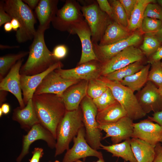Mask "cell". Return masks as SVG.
Returning <instances> with one entry per match:
<instances>
[{
  "mask_svg": "<svg viewBox=\"0 0 162 162\" xmlns=\"http://www.w3.org/2000/svg\"><path fill=\"white\" fill-rule=\"evenodd\" d=\"M148 80L154 83L158 88H162V67L160 61L151 64Z\"/></svg>",
  "mask_w": 162,
  "mask_h": 162,
  "instance_id": "obj_36",
  "label": "cell"
},
{
  "mask_svg": "<svg viewBox=\"0 0 162 162\" xmlns=\"http://www.w3.org/2000/svg\"><path fill=\"white\" fill-rule=\"evenodd\" d=\"M144 66L142 61H138L116 70L104 76L109 80L120 82L125 77L140 70Z\"/></svg>",
  "mask_w": 162,
  "mask_h": 162,
  "instance_id": "obj_30",
  "label": "cell"
},
{
  "mask_svg": "<svg viewBox=\"0 0 162 162\" xmlns=\"http://www.w3.org/2000/svg\"><path fill=\"white\" fill-rule=\"evenodd\" d=\"M130 143L137 162H153L155 146L140 139L131 138Z\"/></svg>",
  "mask_w": 162,
  "mask_h": 162,
  "instance_id": "obj_24",
  "label": "cell"
},
{
  "mask_svg": "<svg viewBox=\"0 0 162 162\" xmlns=\"http://www.w3.org/2000/svg\"><path fill=\"white\" fill-rule=\"evenodd\" d=\"M148 17L160 21L162 22V7L158 3H151L147 5L144 18Z\"/></svg>",
  "mask_w": 162,
  "mask_h": 162,
  "instance_id": "obj_38",
  "label": "cell"
},
{
  "mask_svg": "<svg viewBox=\"0 0 162 162\" xmlns=\"http://www.w3.org/2000/svg\"><path fill=\"white\" fill-rule=\"evenodd\" d=\"M43 149L42 148H34L32 152V155L31 159L29 160V162H39L40 159L43 155Z\"/></svg>",
  "mask_w": 162,
  "mask_h": 162,
  "instance_id": "obj_44",
  "label": "cell"
},
{
  "mask_svg": "<svg viewBox=\"0 0 162 162\" xmlns=\"http://www.w3.org/2000/svg\"><path fill=\"white\" fill-rule=\"evenodd\" d=\"M58 0H40L35 12L39 22L38 29L45 31L50 28V23L58 10Z\"/></svg>",
  "mask_w": 162,
  "mask_h": 162,
  "instance_id": "obj_22",
  "label": "cell"
},
{
  "mask_svg": "<svg viewBox=\"0 0 162 162\" xmlns=\"http://www.w3.org/2000/svg\"><path fill=\"white\" fill-rule=\"evenodd\" d=\"M158 91L159 93L162 98V88H158Z\"/></svg>",
  "mask_w": 162,
  "mask_h": 162,
  "instance_id": "obj_55",
  "label": "cell"
},
{
  "mask_svg": "<svg viewBox=\"0 0 162 162\" xmlns=\"http://www.w3.org/2000/svg\"><path fill=\"white\" fill-rule=\"evenodd\" d=\"M161 65L162 67V61L161 62Z\"/></svg>",
  "mask_w": 162,
  "mask_h": 162,
  "instance_id": "obj_59",
  "label": "cell"
},
{
  "mask_svg": "<svg viewBox=\"0 0 162 162\" xmlns=\"http://www.w3.org/2000/svg\"><path fill=\"white\" fill-rule=\"evenodd\" d=\"M133 120L126 116L111 123L99 124L98 128L106 134L103 139L110 137L112 144L131 138L133 131Z\"/></svg>",
  "mask_w": 162,
  "mask_h": 162,
  "instance_id": "obj_13",
  "label": "cell"
},
{
  "mask_svg": "<svg viewBox=\"0 0 162 162\" xmlns=\"http://www.w3.org/2000/svg\"><path fill=\"white\" fill-rule=\"evenodd\" d=\"M53 162H60L58 160H56L55 161Z\"/></svg>",
  "mask_w": 162,
  "mask_h": 162,
  "instance_id": "obj_58",
  "label": "cell"
},
{
  "mask_svg": "<svg viewBox=\"0 0 162 162\" xmlns=\"http://www.w3.org/2000/svg\"><path fill=\"white\" fill-rule=\"evenodd\" d=\"M1 2L5 11L12 19H17L21 25L15 35L17 42L22 43L33 39L36 32L34 27L36 20L32 10L22 0Z\"/></svg>",
  "mask_w": 162,
  "mask_h": 162,
  "instance_id": "obj_3",
  "label": "cell"
},
{
  "mask_svg": "<svg viewBox=\"0 0 162 162\" xmlns=\"http://www.w3.org/2000/svg\"><path fill=\"white\" fill-rule=\"evenodd\" d=\"M0 108L2 109L3 113L4 115L8 114L10 111V106L7 103H4L1 106Z\"/></svg>",
  "mask_w": 162,
  "mask_h": 162,
  "instance_id": "obj_49",
  "label": "cell"
},
{
  "mask_svg": "<svg viewBox=\"0 0 162 162\" xmlns=\"http://www.w3.org/2000/svg\"><path fill=\"white\" fill-rule=\"evenodd\" d=\"M131 138H138L155 146L162 140V127L148 119L133 123Z\"/></svg>",
  "mask_w": 162,
  "mask_h": 162,
  "instance_id": "obj_18",
  "label": "cell"
},
{
  "mask_svg": "<svg viewBox=\"0 0 162 162\" xmlns=\"http://www.w3.org/2000/svg\"><path fill=\"white\" fill-rule=\"evenodd\" d=\"M83 127L82 113L80 106L77 110L66 111L56 129L55 157L69 148L70 142Z\"/></svg>",
  "mask_w": 162,
  "mask_h": 162,
  "instance_id": "obj_4",
  "label": "cell"
},
{
  "mask_svg": "<svg viewBox=\"0 0 162 162\" xmlns=\"http://www.w3.org/2000/svg\"><path fill=\"white\" fill-rule=\"evenodd\" d=\"M93 100L98 112L103 110L118 102L113 96L111 90L108 87L100 96Z\"/></svg>",
  "mask_w": 162,
  "mask_h": 162,
  "instance_id": "obj_34",
  "label": "cell"
},
{
  "mask_svg": "<svg viewBox=\"0 0 162 162\" xmlns=\"http://www.w3.org/2000/svg\"><path fill=\"white\" fill-rule=\"evenodd\" d=\"M151 64H148L140 71L124 78L119 82L134 92L139 91L148 82V76Z\"/></svg>",
  "mask_w": 162,
  "mask_h": 162,
  "instance_id": "obj_27",
  "label": "cell"
},
{
  "mask_svg": "<svg viewBox=\"0 0 162 162\" xmlns=\"http://www.w3.org/2000/svg\"><path fill=\"white\" fill-rule=\"evenodd\" d=\"M144 55L140 48L129 46L103 64L101 76H105L133 63L142 61Z\"/></svg>",
  "mask_w": 162,
  "mask_h": 162,
  "instance_id": "obj_10",
  "label": "cell"
},
{
  "mask_svg": "<svg viewBox=\"0 0 162 162\" xmlns=\"http://www.w3.org/2000/svg\"><path fill=\"white\" fill-rule=\"evenodd\" d=\"M45 31L38 29L29 48L28 58L22 66L21 75L31 76L43 72L59 61L53 57L47 47L44 38Z\"/></svg>",
  "mask_w": 162,
  "mask_h": 162,
  "instance_id": "obj_2",
  "label": "cell"
},
{
  "mask_svg": "<svg viewBox=\"0 0 162 162\" xmlns=\"http://www.w3.org/2000/svg\"><path fill=\"white\" fill-rule=\"evenodd\" d=\"M29 51H22L16 54H8L0 57V80L8 73L19 60L28 55Z\"/></svg>",
  "mask_w": 162,
  "mask_h": 162,
  "instance_id": "obj_31",
  "label": "cell"
},
{
  "mask_svg": "<svg viewBox=\"0 0 162 162\" xmlns=\"http://www.w3.org/2000/svg\"><path fill=\"white\" fill-rule=\"evenodd\" d=\"M160 143H161V144H162V140L161 141Z\"/></svg>",
  "mask_w": 162,
  "mask_h": 162,
  "instance_id": "obj_60",
  "label": "cell"
},
{
  "mask_svg": "<svg viewBox=\"0 0 162 162\" xmlns=\"http://www.w3.org/2000/svg\"><path fill=\"white\" fill-rule=\"evenodd\" d=\"M109 2L112 9L114 21L127 28L128 19L126 12L119 0H113Z\"/></svg>",
  "mask_w": 162,
  "mask_h": 162,
  "instance_id": "obj_33",
  "label": "cell"
},
{
  "mask_svg": "<svg viewBox=\"0 0 162 162\" xmlns=\"http://www.w3.org/2000/svg\"><path fill=\"white\" fill-rule=\"evenodd\" d=\"M96 1L100 9L114 21L112 9L109 2L107 0H97Z\"/></svg>",
  "mask_w": 162,
  "mask_h": 162,
  "instance_id": "obj_41",
  "label": "cell"
},
{
  "mask_svg": "<svg viewBox=\"0 0 162 162\" xmlns=\"http://www.w3.org/2000/svg\"><path fill=\"white\" fill-rule=\"evenodd\" d=\"M118 160L115 162H117ZM75 162H85L84 161H82L80 160H76ZM93 162H105L104 160V159L103 157L100 158L98 159V160L96 161Z\"/></svg>",
  "mask_w": 162,
  "mask_h": 162,
  "instance_id": "obj_54",
  "label": "cell"
},
{
  "mask_svg": "<svg viewBox=\"0 0 162 162\" xmlns=\"http://www.w3.org/2000/svg\"><path fill=\"white\" fill-rule=\"evenodd\" d=\"M127 28L113 21L107 26L99 44H111L125 39L132 33Z\"/></svg>",
  "mask_w": 162,
  "mask_h": 162,
  "instance_id": "obj_25",
  "label": "cell"
},
{
  "mask_svg": "<svg viewBox=\"0 0 162 162\" xmlns=\"http://www.w3.org/2000/svg\"><path fill=\"white\" fill-rule=\"evenodd\" d=\"M68 52L67 47L64 44H59L56 46L52 52L53 57L57 60L64 58Z\"/></svg>",
  "mask_w": 162,
  "mask_h": 162,
  "instance_id": "obj_39",
  "label": "cell"
},
{
  "mask_svg": "<svg viewBox=\"0 0 162 162\" xmlns=\"http://www.w3.org/2000/svg\"><path fill=\"white\" fill-rule=\"evenodd\" d=\"M81 9L86 21L90 29L92 41L98 44L103 37L108 26L113 21L100 8L96 1L81 6Z\"/></svg>",
  "mask_w": 162,
  "mask_h": 162,
  "instance_id": "obj_7",
  "label": "cell"
},
{
  "mask_svg": "<svg viewBox=\"0 0 162 162\" xmlns=\"http://www.w3.org/2000/svg\"><path fill=\"white\" fill-rule=\"evenodd\" d=\"M162 27V22L160 20L148 17L144 18L140 30L143 33L154 34Z\"/></svg>",
  "mask_w": 162,
  "mask_h": 162,
  "instance_id": "obj_37",
  "label": "cell"
},
{
  "mask_svg": "<svg viewBox=\"0 0 162 162\" xmlns=\"http://www.w3.org/2000/svg\"><path fill=\"white\" fill-rule=\"evenodd\" d=\"M155 155L153 162H162V144L158 143L155 146Z\"/></svg>",
  "mask_w": 162,
  "mask_h": 162,
  "instance_id": "obj_45",
  "label": "cell"
},
{
  "mask_svg": "<svg viewBox=\"0 0 162 162\" xmlns=\"http://www.w3.org/2000/svg\"><path fill=\"white\" fill-rule=\"evenodd\" d=\"M22 1L32 9H35L38 5L39 0H22Z\"/></svg>",
  "mask_w": 162,
  "mask_h": 162,
  "instance_id": "obj_47",
  "label": "cell"
},
{
  "mask_svg": "<svg viewBox=\"0 0 162 162\" xmlns=\"http://www.w3.org/2000/svg\"><path fill=\"white\" fill-rule=\"evenodd\" d=\"M7 92L4 91H0V104L1 106L6 100Z\"/></svg>",
  "mask_w": 162,
  "mask_h": 162,
  "instance_id": "obj_50",
  "label": "cell"
},
{
  "mask_svg": "<svg viewBox=\"0 0 162 162\" xmlns=\"http://www.w3.org/2000/svg\"><path fill=\"white\" fill-rule=\"evenodd\" d=\"M69 33L77 35L81 41L82 53L78 65L90 61L98 60L93 50L91 31L85 20L75 24Z\"/></svg>",
  "mask_w": 162,
  "mask_h": 162,
  "instance_id": "obj_16",
  "label": "cell"
},
{
  "mask_svg": "<svg viewBox=\"0 0 162 162\" xmlns=\"http://www.w3.org/2000/svg\"><path fill=\"white\" fill-rule=\"evenodd\" d=\"M143 111L147 114L162 110V98L158 88L152 82L148 81L136 95Z\"/></svg>",
  "mask_w": 162,
  "mask_h": 162,
  "instance_id": "obj_17",
  "label": "cell"
},
{
  "mask_svg": "<svg viewBox=\"0 0 162 162\" xmlns=\"http://www.w3.org/2000/svg\"><path fill=\"white\" fill-rule=\"evenodd\" d=\"M32 100L40 123L56 140L58 125L67 111L61 98L55 94L44 93L34 94Z\"/></svg>",
  "mask_w": 162,
  "mask_h": 162,
  "instance_id": "obj_1",
  "label": "cell"
},
{
  "mask_svg": "<svg viewBox=\"0 0 162 162\" xmlns=\"http://www.w3.org/2000/svg\"><path fill=\"white\" fill-rule=\"evenodd\" d=\"M44 141L48 146L52 149L55 148L56 140L52 133L40 123L34 125L27 134L22 138L21 152L16 159L17 162H20L29 152L31 144L38 140Z\"/></svg>",
  "mask_w": 162,
  "mask_h": 162,
  "instance_id": "obj_15",
  "label": "cell"
},
{
  "mask_svg": "<svg viewBox=\"0 0 162 162\" xmlns=\"http://www.w3.org/2000/svg\"><path fill=\"white\" fill-rule=\"evenodd\" d=\"M13 120L17 122L21 128L30 130L35 124L40 123L32 99L30 100L23 108L20 107L15 108L12 117Z\"/></svg>",
  "mask_w": 162,
  "mask_h": 162,
  "instance_id": "obj_23",
  "label": "cell"
},
{
  "mask_svg": "<svg viewBox=\"0 0 162 162\" xmlns=\"http://www.w3.org/2000/svg\"><path fill=\"white\" fill-rule=\"evenodd\" d=\"M103 64L94 60L79 65L68 69L60 68L55 70L62 77L75 80H90L99 78L101 76Z\"/></svg>",
  "mask_w": 162,
  "mask_h": 162,
  "instance_id": "obj_11",
  "label": "cell"
},
{
  "mask_svg": "<svg viewBox=\"0 0 162 162\" xmlns=\"http://www.w3.org/2000/svg\"><path fill=\"white\" fill-rule=\"evenodd\" d=\"M106 87L99 78L88 81L87 90V95L92 99H96L106 91Z\"/></svg>",
  "mask_w": 162,
  "mask_h": 162,
  "instance_id": "obj_35",
  "label": "cell"
},
{
  "mask_svg": "<svg viewBox=\"0 0 162 162\" xmlns=\"http://www.w3.org/2000/svg\"><path fill=\"white\" fill-rule=\"evenodd\" d=\"M63 66L62 62L59 61L41 73L31 76L20 74V86L25 106L28 101L32 99L36 89L45 77L52 71L62 68Z\"/></svg>",
  "mask_w": 162,
  "mask_h": 162,
  "instance_id": "obj_19",
  "label": "cell"
},
{
  "mask_svg": "<svg viewBox=\"0 0 162 162\" xmlns=\"http://www.w3.org/2000/svg\"><path fill=\"white\" fill-rule=\"evenodd\" d=\"M124 162H126V161H125L124 160Z\"/></svg>",
  "mask_w": 162,
  "mask_h": 162,
  "instance_id": "obj_61",
  "label": "cell"
},
{
  "mask_svg": "<svg viewBox=\"0 0 162 162\" xmlns=\"http://www.w3.org/2000/svg\"><path fill=\"white\" fill-rule=\"evenodd\" d=\"M142 33L140 29L137 30L127 38L108 45L92 43L94 52L98 60L104 64L125 48L140 43L142 39Z\"/></svg>",
  "mask_w": 162,
  "mask_h": 162,
  "instance_id": "obj_9",
  "label": "cell"
},
{
  "mask_svg": "<svg viewBox=\"0 0 162 162\" xmlns=\"http://www.w3.org/2000/svg\"><path fill=\"white\" fill-rule=\"evenodd\" d=\"M162 59V45L150 57L147 62L150 64L153 63L160 61Z\"/></svg>",
  "mask_w": 162,
  "mask_h": 162,
  "instance_id": "obj_43",
  "label": "cell"
},
{
  "mask_svg": "<svg viewBox=\"0 0 162 162\" xmlns=\"http://www.w3.org/2000/svg\"><path fill=\"white\" fill-rule=\"evenodd\" d=\"M4 30L6 32H10L12 30L13 28L10 22L5 23L4 26Z\"/></svg>",
  "mask_w": 162,
  "mask_h": 162,
  "instance_id": "obj_51",
  "label": "cell"
},
{
  "mask_svg": "<svg viewBox=\"0 0 162 162\" xmlns=\"http://www.w3.org/2000/svg\"><path fill=\"white\" fill-rule=\"evenodd\" d=\"M81 80L66 79L62 77L55 70L47 74L36 89L35 95L48 93L61 97L69 87Z\"/></svg>",
  "mask_w": 162,
  "mask_h": 162,
  "instance_id": "obj_14",
  "label": "cell"
},
{
  "mask_svg": "<svg viewBox=\"0 0 162 162\" xmlns=\"http://www.w3.org/2000/svg\"><path fill=\"white\" fill-rule=\"evenodd\" d=\"M130 139L109 146H105L101 144L100 149L111 153L113 157L121 158L127 162H137L130 146Z\"/></svg>",
  "mask_w": 162,
  "mask_h": 162,
  "instance_id": "obj_26",
  "label": "cell"
},
{
  "mask_svg": "<svg viewBox=\"0 0 162 162\" xmlns=\"http://www.w3.org/2000/svg\"><path fill=\"white\" fill-rule=\"evenodd\" d=\"M153 34L154 35L162 44V27L157 32Z\"/></svg>",
  "mask_w": 162,
  "mask_h": 162,
  "instance_id": "obj_52",
  "label": "cell"
},
{
  "mask_svg": "<svg viewBox=\"0 0 162 162\" xmlns=\"http://www.w3.org/2000/svg\"><path fill=\"white\" fill-rule=\"evenodd\" d=\"M154 0H137L134 9L128 20V29L133 32L140 29L146 8L148 4L156 3Z\"/></svg>",
  "mask_w": 162,
  "mask_h": 162,
  "instance_id": "obj_29",
  "label": "cell"
},
{
  "mask_svg": "<svg viewBox=\"0 0 162 162\" xmlns=\"http://www.w3.org/2000/svg\"><path fill=\"white\" fill-rule=\"evenodd\" d=\"M78 2L74 0H67L63 6L58 9L52 22L55 29L62 32H69L75 24L85 19Z\"/></svg>",
  "mask_w": 162,
  "mask_h": 162,
  "instance_id": "obj_8",
  "label": "cell"
},
{
  "mask_svg": "<svg viewBox=\"0 0 162 162\" xmlns=\"http://www.w3.org/2000/svg\"><path fill=\"white\" fill-rule=\"evenodd\" d=\"M19 47V46H10L8 45H3L2 44H0V48L1 49L18 48Z\"/></svg>",
  "mask_w": 162,
  "mask_h": 162,
  "instance_id": "obj_53",
  "label": "cell"
},
{
  "mask_svg": "<svg viewBox=\"0 0 162 162\" xmlns=\"http://www.w3.org/2000/svg\"><path fill=\"white\" fill-rule=\"evenodd\" d=\"M99 78L110 89L114 98L125 110L127 116L133 121L142 118L146 115L132 90L119 82L109 80L103 76Z\"/></svg>",
  "mask_w": 162,
  "mask_h": 162,
  "instance_id": "obj_5",
  "label": "cell"
},
{
  "mask_svg": "<svg viewBox=\"0 0 162 162\" xmlns=\"http://www.w3.org/2000/svg\"><path fill=\"white\" fill-rule=\"evenodd\" d=\"M137 1V0H119L126 12L128 20L134 9Z\"/></svg>",
  "mask_w": 162,
  "mask_h": 162,
  "instance_id": "obj_40",
  "label": "cell"
},
{
  "mask_svg": "<svg viewBox=\"0 0 162 162\" xmlns=\"http://www.w3.org/2000/svg\"><path fill=\"white\" fill-rule=\"evenodd\" d=\"M157 2V3L162 7V0H158Z\"/></svg>",
  "mask_w": 162,
  "mask_h": 162,
  "instance_id": "obj_56",
  "label": "cell"
},
{
  "mask_svg": "<svg viewBox=\"0 0 162 162\" xmlns=\"http://www.w3.org/2000/svg\"><path fill=\"white\" fill-rule=\"evenodd\" d=\"M3 114V112L2 109H1V108H0V117H1L2 116Z\"/></svg>",
  "mask_w": 162,
  "mask_h": 162,
  "instance_id": "obj_57",
  "label": "cell"
},
{
  "mask_svg": "<svg viewBox=\"0 0 162 162\" xmlns=\"http://www.w3.org/2000/svg\"><path fill=\"white\" fill-rule=\"evenodd\" d=\"M126 116L125 111L118 102L98 112L96 120L99 124H109L116 122Z\"/></svg>",
  "mask_w": 162,
  "mask_h": 162,
  "instance_id": "obj_28",
  "label": "cell"
},
{
  "mask_svg": "<svg viewBox=\"0 0 162 162\" xmlns=\"http://www.w3.org/2000/svg\"><path fill=\"white\" fill-rule=\"evenodd\" d=\"M162 45L156 37L152 34H145L140 49L144 55L149 57Z\"/></svg>",
  "mask_w": 162,
  "mask_h": 162,
  "instance_id": "obj_32",
  "label": "cell"
},
{
  "mask_svg": "<svg viewBox=\"0 0 162 162\" xmlns=\"http://www.w3.org/2000/svg\"><path fill=\"white\" fill-rule=\"evenodd\" d=\"M147 119L156 122L162 127V110L154 113L152 116H148Z\"/></svg>",
  "mask_w": 162,
  "mask_h": 162,
  "instance_id": "obj_46",
  "label": "cell"
},
{
  "mask_svg": "<svg viewBox=\"0 0 162 162\" xmlns=\"http://www.w3.org/2000/svg\"><path fill=\"white\" fill-rule=\"evenodd\" d=\"M80 106L82 113L86 140L91 147L98 150L100 149L103 137L96 120L97 109L92 99L87 95L81 101Z\"/></svg>",
  "mask_w": 162,
  "mask_h": 162,
  "instance_id": "obj_6",
  "label": "cell"
},
{
  "mask_svg": "<svg viewBox=\"0 0 162 162\" xmlns=\"http://www.w3.org/2000/svg\"><path fill=\"white\" fill-rule=\"evenodd\" d=\"M88 81L81 80L68 87L61 97L67 111L77 110L80 104L87 95Z\"/></svg>",
  "mask_w": 162,
  "mask_h": 162,
  "instance_id": "obj_21",
  "label": "cell"
},
{
  "mask_svg": "<svg viewBox=\"0 0 162 162\" xmlns=\"http://www.w3.org/2000/svg\"><path fill=\"white\" fill-rule=\"evenodd\" d=\"M12 18L4 10L2 3L0 2V26L5 23L10 22Z\"/></svg>",
  "mask_w": 162,
  "mask_h": 162,
  "instance_id": "obj_42",
  "label": "cell"
},
{
  "mask_svg": "<svg viewBox=\"0 0 162 162\" xmlns=\"http://www.w3.org/2000/svg\"><path fill=\"white\" fill-rule=\"evenodd\" d=\"M10 22L13 30L17 32L21 28V25L16 19L12 18Z\"/></svg>",
  "mask_w": 162,
  "mask_h": 162,
  "instance_id": "obj_48",
  "label": "cell"
},
{
  "mask_svg": "<svg viewBox=\"0 0 162 162\" xmlns=\"http://www.w3.org/2000/svg\"><path fill=\"white\" fill-rule=\"evenodd\" d=\"M23 61V58L19 60L7 74L0 80V90L9 92L13 94L21 109L26 106L23 101L20 82V71Z\"/></svg>",
  "mask_w": 162,
  "mask_h": 162,
  "instance_id": "obj_20",
  "label": "cell"
},
{
  "mask_svg": "<svg viewBox=\"0 0 162 162\" xmlns=\"http://www.w3.org/2000/svg\"><path fill=\"white\" fill-rule=\"evenodd\" d=\"M73 140V145L71 148L66 151L62 162H75L80 159H85L89 156L96 157L98 159L103 157L101 152L93 148L87 143L84 127L79 130Z\"/></svg>",
  "mask_w": 162,
  "mask_h": 162,
  "instance_id": "obj_12",
  "label": "cell"
}]
</instances>
